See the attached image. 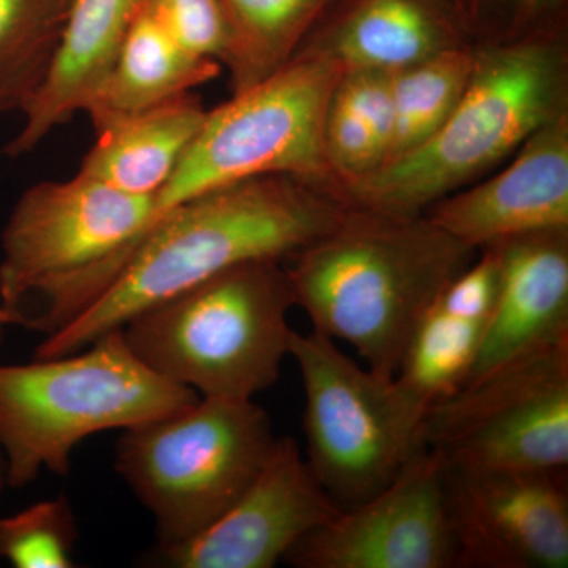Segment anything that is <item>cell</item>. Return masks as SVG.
I'll return each instance as SVG.
<instances>
[{"label": "cell", "instance_id": "cell-1", "mask_svg": "<svg viewBox=\"0 0 568 568\" xmlns=\"http://www.w3.org/2000/svg\"><path fill=\"white\" fill-rule=\"evenodd\" d=\"M346 207L323 186L263 175L182 201L153 222L121 275L36 358L77 353L149 306L252 261H283L315 242Z\"/></svg>", "mask_w": 568, "mask_h": 568}, {"label": "cell", "instance_id": "cell-2", "mask_svg": "<svg viewBox=\"0 0 568 568\" xmlns=\"http://www.w3.org/2000/svg\"><path fill=\"white\" fill-rule=\"evenodd\" d=\"M476 252L425 213L346 207L286 271L313 331L396 376L422 317Z\"/></svg>", "mask_w": 568, "mask_h": 568}, {"label": "cell", "instance_id": "cell-3", "mask_svg": "<svg viewBox=\"0 0 568 568\" xmlns=\"http://www.w3.org/2000/svg\"><path fill=\"white\" fill-rule=\"evenodd\" d=\"M566 71L556 31L478 48L465 93L444 125L413 152L347 183L339 201L381 212L428 211L567 111Z\"/></svg>", "mask_w": 568, "mask_h": 568}, {"label": "cell", "instance_id": "cell-4", "mask_svg": "<svg viewBox=\"0 0 568 568\" xmlns=\"http://www.w3.org/2000/svg\"><path fill=\"white\" fill-rule=\"evenodd\" d=\"M152 197L78 173L22 193L0 237V306L11 325L50 336L84 315L148 233Z\"/></svg>", "mask_w": 568, "mask_h": 568}, {"label": "cell", "instance_id": "cell-5", "mask_svg": "<svg viewBox=\"0 0 568 568\" xmlns=\"http://www.w3.org/2000/svg\"><path fill=\"white\" fill-rule=\"evenodd\" d=\"M200 395L156 375L130 349L122 327L84 349L0 365V447L10 488L41 470L69 476L82 440L130 429L192 406Z\"/></svg>", "mask_w": 568, "mask_h": 568}, {"label": "cell", "instance_id": "cell-6", "mask_svg": "<svg viewBox=\"0 0 568 568\" xmlns=\"http://www.w3.org/2000/svg\"><path fill=\"white\" fill-rule=\"evenodd\" d=\"M293 306L282 261H252L149 306L122 332L164 379L209 398L253 399L290 357Z\"/></svg>", "mask_w": 568, "mask_h": 568}, {"label": "cell", "instance_id": "cell-7", "mask_svg": "<svg viewBox=\"0 0 568 568\" xmlns=\"http://www.w3.org/2000/svg\"><path fill=\"white\" fill-rule=\"evenodd\" d=\"M274 425L253 399L209 398L123 429L114 467L155 523L156 548L192 540L252 487L271 457Z\"/></svg>", "mask_w": 568, "mask_h": 568}, {"label": "cell", "instance_id": "cell-8", "mask_svg": "<svg viewBox=\"0 0 568 568\" xmlns=\"http://www.w3.org/2000/svg\"><path fill=\"white\" fill-rule=\"evenodd\" d=\"M343 73L345 67L328 52L302 44L265 80L207 111L189 152L155 197L152 224L196 194L263 175L302 179L338 200L324 125Z\"/></svg>", "mask_w": 568, "mask_h": 568}, {"label": "cell", "instance_id": "cell-9", "mask_svg": "<svg viewBox=\"0 0 568 568\" xmlns=\"http://www.w3.org/2000/svg\"><path fill=\"white\" fill-rule=\"evenodd\" d=\"M290 357L304 384L306 463L336 506H358L425 447L429 405L398 377L357 364L315 331L293 332Z\"/></svg>", "mask_w": 568, "mask_h": 568}, {"label": "cell", "instance_id": "cell-10", "mask_svg": "<svg viewBox=\"0 0 568 568\" xmlns=\"http://www.w3.org/2000/svg\"><path fill=\"white\" fill-rule=\"evenodd\" d=\"M422 440L450 466L567 469L568 342L518 358L435 403Z\"/></svg>", "mask_w": 568, "mask_h": 568}, {"label": "cell", "instance_id": "cell-11", "mask_svg": "<svg viewBox=\"0 0 568 568\" xmlns=\"http://www.w3.org/2000/svg\"><path fill=\"white\" fill-rule=\"evenodd\" d=\"M446 478L444 455L422 448L386 488L298 540L284 562L298 568H457Z\"/></svg>", "mask_w": 568, "mask_h": 568}, {"label": "cell", "instance_id": "cell-12", "mask_svg": "<svg viewBox=\"0 0 568 568\" xmlns=\"http://www.w3.org/2000/svg\"><path fill=\"white\" fill-rule=\"evenodd\" d=\"M457 568H567V469L447 465Z\"/></svg>", "mask_w": 568, "mask_h": 568}, {"label": "cell", "instance_id": "cell-13", "mask_svg": "<svg viewBox=\"0 0 568 568\" xmlns=\"http://www.w3.org/2000/svg\"><path fill=\"white\" fill-rule=\"evenodd\" d=\"M339 511L293 437H278L241 499L200 536L156 548L153 562L173 568H272Z\"/></svg>", "mask_w": 568, "mask_h": 568}, {"label": "cell", "instance_id": "cell-14", "mask_svg": "<svg viewBox=\"0 0 568 568\" xmlns=\"http://www.w3.org/2000/svg\"><path fill=\"white\" fill-rule=\"evenodd\" d=\"M474 250L507 239L568 227V115L530 134L514 162L488 181L452 193L425 213Z\"/></svg>", "mask_w": 568, "mask_h": 568}, {"label": "cell", "instance_id": "cell-15", "mask_svg": "<svg viewBox=\"0 0 568 568\" xmlns=\"http://www.w3.org/2000/svg\"><path fill=\"white\" fill-rule=\"evenodd\" d=\"M491 246L499 254V295L463 386L568 342V227L518 235Z\"/></svg>", "mask_w": 568, "mask_h": 568}, {"label": "cell", "instance_id": "cell-16", "mask_svg": "<svg viewBox=\"0 0 568 568\" xmlns=\"http://www.w3.org/2000/svg\"><path fill=\"white\" fill-rule=\"evenodd\" d=\"M455 0H336L304 44L345 70L396 73L466 43Z\"/></svg>", "mask_w": 568, "mask_h": 568}, {"label": "cell", "instance_id": "cell-17", "mask_svg": "<svg viewBox=\"0 0 568 568\" xmlns=\"http://www.w3.org/2000/svg\"><path fill=\"white\" fill-rule=\"evenodd\" d=\"M141 7L142 0H71L54 61L21 112L24 123L7 144L6 155L18 159L36 151L58 126L88 111Z\"/></svg>", "mask_w": 568, "mask_h": 568}, {"label": "cell", "instance_id": "cell-18", "mask_svg": "<svg viewBox=\"0 0 568 568\" xmlns=\"http://www.w3.org/2000/svg\"><path fill=\"white\" fill-rule=\"evenodd\" d=\"M205 114L200 99L186 93L114 119L95 130L97 142L78 173L155 203L200 133Z\"/></svg>", "mask_w": 568, "mask_h": 568}, {"label": "cell", "instance_id": "cell-19", "mask_svg": "<svg viewBox=\"0 0 568 568\" xmlns=\"http://www.w3.org/2000/svg\"><path fill=\"white\" fill-rule=\"evenodd\" d=\"M222 65L179 44L144 9L123 41L114 65L89 104L93 129L171 102L219 77Z\"/></svg>", "mask_w": 568, "mask_h": 568}, {"label": "cell", "instance_id": "cell-20", "mask_svg": "<svg viewBox=\"0 0 568 568\" xmlns=\"http://www.w3.org/2000/svg\"><path fill=\"white\" fill-rule=\"evenodd\" d=\"M336 0H222L233 93L265 80L301 50Z\"/></svg>", "mask_w": 568, "mask_h": 568}, {"label": "cell", "instance_id": "cell-21", "mask_svg": "<svg viewBox=\"0 0 568 568\" xmlns=\"http://www.w3.org/2000/svg\"><path fill=\"white\" fill-rule=\"evenodd\" d=\"M474 62L476 48L462 44L392 73L395 125L384 164L413 152L444 125L465 93Z\"/></svg>", "mask_w": 568, "mask_h": 568}, {"label": "cell", "instance_id": "cell-22", "mask_svg": "<svg viewBox=\"0 0 568 568\" xmlns=\"http://www.w3.org/2000/svg\"><path fill=\"white\" fill-rule=\"evenodd\" d=\"M71 0H0V112L24 111L51 63Z\"/></svg>", "mask_w": 568, "mask_h": 568}, {"label": "cell", "instance_id": "cell-23", "mask_svg": "<svg viewBox=\"0 0 568 568\" xmlns=\"http://www.w3.org/2000/svg\"><path fill=\"white\" fill-rule=\"evenodd\" d=\"M484 328L433 304L410 336L396 377L429 407L454 395L476 362Z\"/></svg>", "mask_w": 568, "mask_h": 568}, {"label": "cell", "instance_id": "cell-24", "mask_svg": "<svg viewBox=\"0 0 568 568\" xmlns=\"http://www.w3.org/2000/svg\"><path fill=\"white\" fill-rule=\"evenodd\" d=\"M80 530L65 497L0 517V560L17 568H70Z\"/></svg>", "mask_w": 568, "mask_h": 568}, {"label": "cell", "instance_id": "cell-25", "mask_svg": "<svg viewBox=\"0 0 568 568\" xmlns=\"http://www.w3.org/2000/svg\"><path fill=\"white\" fill-rule=\"evenodd\" d=\"M142 9L185 50L223 67L231 33L222 0H142Z\"/></svg>", "mask_w": 568, "mask_h": 568}, {"label": "cell", "instance_id": "cell-26", "mask_svg": "<svg viewBox=\"0 0 568 568\" xmlns=\"http://www.w3.org/2000/svg\"><path fill=\"white\" fill-rule=\"evenodd\" d=\"M467 31L497 40L556 31L566 0H455Z\"/></svg>", "mask_w": 568, "mask_h": 568}, {"label": "cell", "instance_id": "cell-27", "mask_svg": "<svg viewBox=\"0 0 568 568\" xmlns=\"http://www.w3.org/2000/svg\"><path fill=\"white\" fill-rule=\"evenodd\" d=\"M478 252L480 256L444 287L435 305L450 315L487 324L499 295L500 263L495 246Z\"/></svg>", "mask_w": 568, "mask_h": 568}, {"label": "cell", "instance_id": "cell-28", "mask_svg": "<svg viewBox=\"0 0 568 568\" xmlns=\"http://www.w3.org/2000/svg\"><path fill=\"white\" fill-rule=\"evenodd\" d=\"M335 93L351 110L357 112L362 121L376 134L377 140L386 149L387 160L395 125L392 73L377 70H345Z\"/></svg>", "mask_w": 568, "mask_h": 568}, {"label": "cell", "instance_id": "cell-29", "mask_svg": "<svg viewBox=\"0 0 568 568\" xmlns=\"http://www.w3.org/2000/svg\"><path fill=\"white\" fill-rule=\"evenodd\" d=\"M9 487V476H7V459L3 455L2 447H0V497L6 488Z\"/></svg>", "mask_w": 568, "mask_h": 568}, {"label": "cell", "instance_id": "cell-30", "mask_svg": "<svg viewBox=\"0 0 568 568\" xmlns=\"http://www.w3.org/2000/svg\"><path fill=\"white\" fill-rule=\"evenodd\" d=\"M11 325L9 313L0 306V346H2L3 338H6L7 328Z\"/></svg>", "mask_w": 568, "mask_h": 568}]
</instances>
